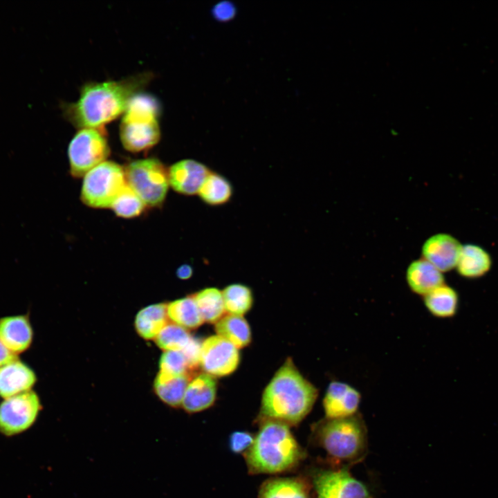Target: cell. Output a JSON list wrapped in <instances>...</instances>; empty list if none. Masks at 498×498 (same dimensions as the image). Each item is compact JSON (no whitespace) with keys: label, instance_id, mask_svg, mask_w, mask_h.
<instances>
[{"label":"cell","instance_id":"6da1fadb","mask_svg":"<svg viewBox=\"0 0 498 498\" xmlns=\"http://www.w3.org/2000/svg\"><path fill=\"white\" fill-rule=\"evenodd\" d=\"M150 73H138L119 80L89 82L77 101L62 104L63 114L74 126L102 128L125 111L130 99L149 82Z\"/></svg>","mask_w":498,"mask_h":498},{"label":"cell","instance_id":"7a4b0ae2","mask_svg":"<svg viewBox=\"0 0 498 498\" xmlns=\"http://www.w3.org/2000/svg\"><path fill=\"white\" fill-rule=\"evenodd\" d=\"M317 396L318 389L288 358L264 391L260 417L296 425L310 412Z\"/></svg>","mask_w":498,"mask_h":498},{"label":"cell","instance_id":"3957f363","mask_svg":"<svg viewBox=\"0 0 498 498\" xmlns=\"http://www.w3.org/2000/svg\"><path fill=\"white\" fill-rule=\"evenodd\" d=\"M245 453L248 469L255 474L291 469L304 454L288 425L273 420L264 421L252 445Z\"/></svg>","mask_w":498,"mask_h":498},{"label":"cell","instance_id":"277c9868","mask_svg":"<svg viewBox=\"0 0 498 498\" xmlns=\"http://www.w3.org/2000/svg\"><path fill=\"white\" fill-rule=\"evenodd\" d=\"M317 444L338 469L347 468L361 461L367 452V432L361 414L326 418L314 426Z\"/></svg>","mask_w":498,"mask_h":498},{"label":"cell","instance_id":"5b68a950","mask_svg":"<svg viewBox=\"0 0 498 498\" xmlns=\"http://www.w3.org/2000/svg\"><path fill=\"white\" fill-rule=\"evenodd\" d=\"M84 177L81 199L94 208H111L127 184L124 169L113 161L102 162Z\"/></svg>","mask_w":498,"mask_h":498},{"label":"cell","instance_id":"8992f818","mask_svg":"<svg viewBox=\"0 0 498 498\" xmlns=\"http://www.w3.org/2000/svg\"><path fill=\"white\" fill-rule=\"evenodd\" d=\"M128 185L146 205L164 202L169 186L168 170L158 159L149 158L129 163L124 169Z\"/></svg>","mask_w":498,"mask_h":498},{"label":"cell","instance_id":"52a82bcc","mask_svg":"<svg viewBox=\"0 0 498 498\" xmlns=\"http://www.w3.org/2000/svg\"><path fill=\"white\" fill-rule=\"evenodd\" d=\"M110 149L102 128L80 129L68 147L70 172L73 177H82L106 160Z\"/></svg>","mask_w":498,"mask_h":498},{"label":"cell","instance_id":"ba28073f","mask_svg":"<svg viewBox=\"0 0 498 498\" xmlns=\"http://www.w3.org/2000/svg\"><path fill=\"white\" fill-rule=\"evenodd\" d=\"M40 409L39 397L33 390L6 398L0 405V432L12 436L26 430Z\"/></svg>","mask_w":498,"mask_h":498},{"label":"cell","instance_id":"9c48e42d","mask_svg":"<svg viewBox=\"0 0 498 498\" xmlns=\"http://www.w3.org/2000/svg\"><path fill=\"white\" fill-rule=\"evenodd\" d=\"M313 484L317 498H371L367 486L347 468L319 471Z\"/></svg>","mask_w":498,"mask_h":498},{"label":"cell","instance_id":"30bf717a","mask_svg":"<svg viewBox=\"0 0 498 498\" xmlns=\"http://www.w3.org/2000/svg\"><path fill=\"white\" fill-rule=\"evenodd\" d=\"M237 348L219 335L206 338L201 344L200 365L212 376H225L234 371L239 363Z\"/></svg>","mask_w":498,"mask_h":498},{"label":"cell","instance_id":"8fae6325","mask_svg":"<svg viewBox=\"0 0 498 498\" xmlns=\"http://www.w3.org/2000/svg\"><path fill=\"white\" fill-rule=\"evenodd\" d=\"M361 400L360 391L351 385L338 380L331 381L323 398L326 418H338L358 413Z\"/></svg>","mask_w":498,"mask_h":498},{"label":"cell","instance_id":"7c38bea8","mask_svg":"<svg viewBox=\"0 0 498 498\" xmlns=\"http://www.w3.org/2000/svg\"><path fill=\"white\" fill-rule=\"evenodd\" d=\"M462 245L454 237L438 233L429 237L422 246L423 258L441 273L456 268Z\"/></svg>","mask_w":498,"mask_h":498},{"label":"cell","instance_id":"4fadbf2b","mask_svg":"<svg viewBox=\"0 0 498 498\" xmlns=\"http://www.w3.org/2000/svg\"><path fill=\"white\" fill-rule=\"evenodd\" d=\"M210 172L209 168L199 161L193 159L181 160L173 164L168 169L169 185L181 194H198Z\"/></svg>","mask_w":498,"mask_h":498},{"label":"cell","instance_id":"5bb4252c","mask_svg":"<svg viewBox=\"0 0 498 498\" xmlns=\"http://www.w3.org/2000/svg\"><path fill=\"white\" fill-rule=\"evenodd\" d=\"M120 138L127 151L140 152L149 149L160 138L158 120H122Z\"/></svg>","mask_w":498,"mask_h":498},{"label":"cell","instance_id":"9a60e30c","mask_svg":"<svg viewBox=\"0 0 498 498\" xmlns=\"http://www.w3.org/2000/svg\"><path fill=\"white\" fill-rule=\"evenodd\" d=\"M35 372L17 360L0 368V396L8 398L31 390L36 382Z\"/></svg>","mask_w":498,"mask_h":498},{"label":"cell","instance_id":"2e32d148","mask_svg":"<svg viewBox=\"0 0 498 498\" xmlns=\"http://www.w3.org/2000/svg\"><path fill=\"white\" fill-rule=\"evenodd\" d=\"M0 340L17 355L28 349L33 340V330L28 317L15 315L1 318Z\"/></svg>","mask_w":498,"mask_h":498},{"label":"cell","instance_id":"e0dca14e","mask_svg":"<svg viewBox=\"0 0 498 498\" xmlns=\"http://www.w3.org/2000/svg\"><path fill=\"white\" fill-rule=\"evenodd\" d=\"M216 395V382L206 373L194 378L189 382L182 406L187 412L194 413L209 408L213 405Z\"/></svg>","mask_w":498,"mask_h":498},{"label":"cell","instance_id":"ac0fdd59","mask_svg":"<svg viewBox=\"0 0 498 498\" xmlns=\"http://www.w3.org/2000/svg\"><path fill=\"white\" fill-rule=\"evenodd\" d=\"M405 279L409 289L423 297L445 284L443 273L423 258L409 264L406 270Z\"/></svg>","mask_w":498,"mask_h":498},{"label":"cell","instance_id":"d6986e66","mask_svg":"<svg viewBox=\"0 0 498 498\" xmlns=\"http://www.w3.org/2000/svg\"><path fill=\"white\" fill-rule=\"evenodd\" d=\"M491 267L492 258L484 248L472 243L462 246L456 266L460 276L477 279L486 275Z\"/></svg>","mask_w":498,"mask_h":498},{"label":"cell","instance_id":"ffe728a7","mask_svg":"<svg viewBox=\"0 0 498 498\" xmlns=\"http://www.w3.org/2000/svg\"><path fill=\"white\" fill-rule=\"evenodd\" d=\"M423 297L427 311L439 318L454 317L459 309V297L457 291L445 283L436 287Z\"/></svg>","mask_w":498,"mask_h":498},{"label":"cell","instance_id":"44dd1931","mask_svg":"<svg viewBox=\"0 0 498 498\" xmlns=\"http://www.w3.org/2000/svg\"><path fill=\"white\" fill-rule=\"evenodd\" d=\"M191 380L190 374L172 376L158 373L154 382L158 396L172 407L182 405L185 392Z\"/></svg>","mask_w":498,"mask_h":498},{"label":"cell","instance_id":"7402d4cb","mask_svg":"<svg viewBox=\"0 0 498 498\" xmlns=\"http://www.w3.org/2000/svg\"><path fill=\"white\" fill-rule=\"evenodd\" d=\"M168 319L167 304H152L138 312L135 320L136 329L145 339L156 338L168 324Z\"/></svg>","mask_w":498,"mask_h":498},{"label":"cell","instance_id":"603a6c76","mask_svg":"<svg viewBox=\"0 0 498 498\" xmlns=\"http://www.w3.org/2000/svg\"><path fill=\"white\" fill-rule=\"evenodd\" d=\"M233 194L231 183L223 175L210 171L198 193L201 200L210 206L227 203Z\"/></svg>","mask_w":498,"mask_h":498},{"label":"cell","instance_id":"cb8c5ba5","mask_svg":"<svg viewBox=\"0 0 498 498\" xmlns=\"http://www.w3.org/2000/svg\"><path fill=\"white\" fill-rule=\"evenodd\" d=\"M218 335L233 344L237 349L243 348L251 341V331L246 319L241 315L229 314L216 322Z\"/></svg>","mask_w":498,"mask_h":498},{"label":"cell","instance_id":"d4e9b609","mask_svg":"<svg viewBox=\"0 0 498 498\" xmlns=\"http://www.w3.org/2000/svg\"><path fill=\"white\" fill-rule=\"evenodd\" d=\"M259 498H309L306 483L298 478H275L261 487Z\"/></svg>","mask_w":498,"mask_h":498},{"label":"cell","instance_id":"484cf974","mask_svg":"<svg viewBox=\"0 0 498 498\" xmlns=\"http://www.w3.org/2000/svg\"><path fill=\"white\" fill-rule=\"evenodd\" d=\"M167 310L169 319L185 329L197 328L204 322L192 295L170 302Z\"/></svg>","mask_w":498,"mask_h":498},{"label":"cell","instance_id":"4316f807","mask_svg":"<svg viewBox=\"0 0 498 498\" xmlns=\"http://www.w3.org/2000/svg\"><path fill=\"white\" fill-rule=\"evenodd\" d=\"M204 322L216 323L225 312L222 291L216 288H205L192 295Z\"/></svg>","mask_w":498,"mask_h":498},{"label":"cell","instance_id":"83f0119b","mask_svg":"<svg viewBox=\"0 0 498 498\" xmlns=\"http://www.w3.org/2000/svg\"><path fill=\"white\" fill-rule=\"evenodd\" d=\"M160 105L153 95L141 92L134 95L129 101L122 120H158Z\"/></svg>","mask_w":498,"mask_h":498},{"label":"cell","instance_id":"f1b7e54d","mask_svg":"<svg viewBox=\"0 0 498 498\" xmlns=\"http://www.w3.org/2000/svg\"><path fill=\"white\" fill-rule=\"evenodd\" d=\"M225 311L243 315L251 308L253 296L251 289L241 284H232L222 290Z\"/></svg>","mask_w":498,"mask_h":498},{"label":"cell","instance_id":"f546056e","mask_svg":"<svg viewBox=\"0 0 498 498\" xmlns=\"http://www.w3.org/2000/svg\"><path fill=\"white\" fill-rule=\"evenodd\" d=\"M192 339L185 328L174 323L167 324L155 338L157 345L165 351H181Z\"/></svg>","mask_w":498,"mask_h":498},{"label":"cell","instance_id":"4dcf8cb0","mask_svg":"<svg viewBox=\"0 0 498 498\" xmlns=\"http://www.w3.org/2000/svg\"><path fill=\"white\" fill-rule=\"evenodd\" d=\"M145 206L139 196L127 184L111 208L118 216L133 218L141 214Z\"/></svg>","mask_w":498,"mask_h":498},{"label":"cell","instance_id":"1f68e13d","mask_svg":"<svg viewBox=\"0 0 498 498\" xmlns=\"http://www.w3.org/2000/svg\"><path fill=\"white\" fill-rule=\"evenodd\" d=\"M192 371L189 362L182 351H165L160 360V373L180 376L190 374Z\"/></svg>","mask_w":498,"mask_h":498},{"label":"cell","instance_id":"d6a6232c","mask_svg":"<svg viewBox=\"0 0 498 498\" xmlns=\"http://www.w3.org/2000/svg\"><path fill=\"white\" fill-rule=\"evenodd\" d=\"M255 436L246 431L232 432L229 437V448L236 454L246 452L252 445Z\"/></svg>","mask_w":498,"mask_h":498},{"label":"cell","instance_id":"836d02e7","mask_svg":"<svg viewBox=\"0 0 498 498\" xmlns=\"http://www.w3.org/2000/svg\"><path fill=\"white\" fill-rule=\"evenodd\" d=\"M214 15L221 21H228L234 15V6L229 2H220L213 10Z\"/></svg>","mask_w":498,"mask_h":498},{"label":"cell","instance_id":"e575fe53","mask_svg":"<svg viewBox=\"0 0 498 498\" xmlns=\"http://www.w3.org/2000/svg\"><path fill=\"white\" fill-rule=\"evenodd\" d=\"M17 360V354L8 349L0 340V368Z\"/></svg>","mask_w":498,"mask_h":498},{"label":"cell","instance_id":"d590c367","mask_svg":"<svg viewBox=\"0 0 498 498\" xmlns=\"http://www.w3.org/2000/svg\"><path fill=\"white\" fill-rule=\"evenodd\" d=\"M192 267L190 265L184 264L177 269L176 275L181 279H187L192 276Z\"/></svg>","mask_w":498,"mask_h":498}]
</instances>
